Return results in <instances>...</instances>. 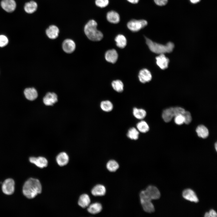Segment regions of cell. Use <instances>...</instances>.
<instances>
[{"mask_svg":"<svg viewBox=\"0 0 217 217\" xmlns=\"http://www.w3.org/2000/svg\"><path fill=\"white\" fill-rule=\"evenodd\" d=\"M42 191V186L39 181L37 179L30 178L24 183L23 187L24 195L29 199L35 197Z\"/></svg>","mask_w":217,"mask_h":217,"instance_id":"obj_1","label":"cell"},{"mask_svg":"<svg viewBox=\"0 0 217 217\" xmlns=\"http://www.w3.org/2000/svg\"><path fill=\"white\" fill-rule=\"evenodd\" d=\"M97 24L94 20H89L84 27V32L87 38L93 41H99L103 37V34L97 30Z\"/></svg>","mask_w":217,"mask_h":217,"instance_id":"obj_2","label":"cell"},{"mask_svg":"<svg viewBox=\"0 0 217 217\" xmlns=\"http://www.w3.org/2000/svg\"><path fill=\"white\" fill-rule=\"evenodd\" d=\"M145 39L149 49L152 52L159 55L171 52L174 48V44L171 42L163 45L154 42L146 37Z\"/></svg>","mask_w":217,"mask_h":217,"instance_id":"obj_3","label":"cell"},{"mask_svg":"<svg viewBox=\"0 0 217 217\" xmlns=\"http://www.w3.org/2000/svg\"><path fill=\"white\" fill-rule=\"evenodd\" d=\"M140 197V203L143 210L148 213L153 212L155 208L153 204L151 202L152 200L146 195L144 190L141 191Z\"/></svg>","mask_w":217,"mask_h":217,"instance_id":"obj_4","label":"cell"},{"mask_svg":"<svg viewBox=\"0 0 217 217\" xmlns=\"http://www.w3.org/2000/svg\"><path fill=\"white\" fill-rule=\"evenodd\" d=\"M147 24V21L145 20L132 19L127 23V26L131 31L136 32L144 28Z\"/></svg>","mask_w":217,"mask_h":217,"instance_id":"obj_5","label":"cell"},{"mask_svg":"<svg viewBox=\"0 0 217 217\" xmlns=\"http://www.w3.org/2000/svg\"><path fill=\"white\" fill-rule=\"evenodd\" d=\"M14 182L11 178L6 179L3 183L2 190L3 192L7 195H11L14 190Z\"/></svg>","mask_w":217,"mask_h":217,"instance_id":"obj_6","label":"cell"},{"mask_svg":"<svg viewBox=\"0 0 217 217\" xmlns=\"http://www.w3.org/2000/svg\"><path fill=\"white\" fill-rule=\"evenodd\" d=\"M144 191L146 196L152 200L159 199L160 197L159 191L155 186H149Z\"/></svg>","mask_w":217,"mask_h":217,"instance_id":"obj_7","label":"cell"},{"mask_svg":"<svg viewBox=\"0 0 217 217\" xmlns=\"http://www.w3.org/2000/svg\"><path fill=\"white\" fill-rule=\"evenodd\" d=\"M1 5L4 10L8 12L13 11L16 7V3L14 0H2Z\"/></svg>","mask_w":217,"mask_h":217,"instance_id":"obj_8","label":"cell"},{"mask_svg":"<svg viewBox=\"0 0 217 217\" xmlns=\"http://www.w3.org/2000/svg\"><path fill=\"white\" fill-rule=\"evenodd\" d=\"M156 59V64L161 69L164 70L168 67L169 60L164 54L159 55Z\"/></svg>","mask_w":217,"mask_h":217,"instance_id":"obj_9","label":"cell"},{"mask_svg":"<svg viewBox=\"0 0 217 217\" xmlns=\"http://www.w3.org/2000/svg\"><path fill=\"white\" fill-rule=\"evenodd\" d=\"M29 161L30 162L41 168L46 167L48 164L47 160L43 157L40 156L37 158L31 157L30 158Z\"/></svg>","mask_w":217,"mask_h":217,"instance_id":"obj_10","label":"cell"},{"mask_svg":"<svg viewBox=\"0 0 217 217\" xmlns=\"http://www.w3.org/2000/svg\"><path fill=\"white\" fill-rule=\"evenodd\" d=\"M62 47L64 52L67 53H71L74 51L76 45L73 40L70 39H67L63 41Z\"/></svg>","mask_w":217,"mask_h":217,"instance_id":"obj_11","label":"cell"},{"mask_svg":"<svg viewBox=\"0 0 217 217\" xmlns=\"http://www.w3.org/2000/svg\"><path fill=\"white\" fill-rule=\"evenodd\" d=\"M138 78L140 81L145 83L150 81L152 78V74L150 71L147 69L144 68L140 71Z\"/></svg>","mask_w":217,"mask_h":217,"instance_id":"obj_12","label":"cell"},{"mask_svg":"<svg viewBox=\"0 0 217 217\" xmlns=\"http://www.w3.org/2000/svg\"><path fill=\"white\" fill-rule=\"evenodd\" d=\"M182 196L185 199L192 202L197 203L198 199L194 191L190 189L184 190L182 193Z\"/></svg>","mask_w":217,"mask_h":217,"instance_id":"obj_13","label":"cell"},{"mask_svg":"<svg viewBox=\"0 0 217 217\" xmlns=\"http://www.w3.org/2000/svg\"><path fill=\"white\" fill-rule=\"evenodd\" d=\"M57 101V96L54 93H48L43 98V103L46 105H52Z\"/></svg>","mask_w":217,"mask_h":217,"instance_id":"obj_14","label":"cell"},{"mask_svg":"<svg viewBox=\"0 0 217 217\" xmlns=\"http://www.w3.org/2000/svg\"><path fill=\"white\" fill-rule=\"evenodd\" d=\"M59 32V29L57 26L51 25L46 30V33L49 38L54 39L58 37Z\"/></svg>","mask_w":217,"mask_h":217,"instance_id":"obj_15","label":"cell"},{"mask_svg":"<svg viewBox=\"0 0 217 217\" xmlns=\"http://www.w3.org/2000/svg\"><path fill=\"white\" fill-rule=\"evenodd\" d=\"M118 57V55L116 51L114 49H112L107 51L105 54V58L108 62L114 63L117 61Z\"/></svg>","mask_w":217,"mask_h":217,"instance_id":"obj_16","label":"cell"},{"mask_svg":"<svg viewBox=\"0 0 217 217\" xmlns=\"http://www.w3.org/2000/svg\"><path fill=\"white\" fill-rule=\"evenodd\" d=\"M174 107H171L165 109L162 113V118L166 122H170L172 118L175 116Z\"/></svg>","mask_w":217,"mask_h":217,"instance_id":"obj_17","label":"cell"},{"mask_svg":"<svg viewBox=\"0 0 217 217\" xmlns=\"http://www.w3.org/2000/svg\"><path fill=\"white\" fill-rule=\"evenodd\" d=\"M106 18L109 22L114 24H117L120 21L119 14L114 11H110L107 13Z\"/></svg>","mask_w":217,"mask_h":217,"instance_id":"obj_18","label":"cell"},{"mask_svg":"<svg viewBox=\"0 0 217 217\" xmlns=\"http://www.w3.org/2000/svg\"><path fill=\"white\" fill-rule=\"evenodd\" d=\"M24 93L27 99L30 101L35 99L38 96L37 92L34 88H28L25 89Z\"/></svg>","mask_w":217,"mask_h":217,"instance_id":"obj_19","label":"cell"},{"mask_svg":"<svg viewBox=\"0 0 217 217\" xmlns=\"http://www.w3.org/2000/svg\"><path fill=\"white\" fill-rule=\"evenodd\" d=\"M56 160L59 166H64L68 163L69 157L66 153L64 152H61L57 156Z\"/></svg>","mask_w":217,"mask_h":217,"instance_id":"obj_20","label":"cell"},{"mask_svg":"<svg viewBox=\"0 0 217 217\" xmlns=\"http://www.w3.org/2000/svg\"><path fill=\"white\" fill-rule=\"evenodd\" d=\"M106 192L105 186L101 184H98L94 186L92 189L91 193L95 196H103L104 195Z\"/></svg>","mask_w":217,"mask_h":217,"instance_id":"obj_21","label":"cell"},{"mask_svg":"<svg viewBox=\"0 0 217 217\" xmlns=\"http://www.w3.org/2000/svg\"><path fill=\"white\" fill-rule=\"evenodd\" d=\"M37 8V3L33 1H31L26 3L24 6L25 11L28 14H32L34 13L36 10Z\"/></svg>","mask_w":217,"mask_h":217,"instance_id":"obj_22","label":"cell"},{"mask_svg":"<svg viewBox=\"0 0 217 217\" xmlns=\"http://www.w3.org/2000/svg\"><path fill=\"white\" fill-rule=\"evenodd\" d=\"M133 114L136 118L142 120L146 115V112L144 109L134 107L133 109Z\"/></svg>","mask_w":217,"mask_h":217,"instance_id":"obj_23","label":"cell"},{"mask_svg":"<svg viewBox=\"0 0 217 217\" xmlns=\"http://www.w3.org/2000/svg\"><path fill=\"white\" fill-rule=\"evenodd\" d=\"M90 203V197L86 194L81 195L80 196L78 201L79 205L83 208H85L88 206Z\"/></svg>","mask_w":217,"mask_h":217,"instance_id":"obj_24","label":"cell"},{"mask_svg":"<svg viewBox=\"0 0 217 217\" xmlns=\"http://www.w3.org/2000/svg\"><path fill=\"white\" fill-rule=\"evenodd\" d=\"M88 206L87 211L92 214H95L99 213L102 209V205L98 203H93Z\"/></svg>","mask_w":217,"mask_h":217,"instance_id":"obj_25","label":"cell"},{"mask_svg":"<svg viewBox=\"0 0 217 217\" xmlns=\"http://www.w3.org/2000/svg\"><path fill=\"white\" fill-rule=\"evenodd\" d=\"M198 136L203 138H207L209 135V131L207 128L203 125L198 126L196 129Z\"/></svg>","mask_w":217,"mask_h":217,"instance_id":"obj_26","label":"cell"},{"mask_svg":"<svg viewBox=\"0 0 217 217\" xmlns=\"http://www.w3.org/2000/svg\"><path fill=\"white\" fill-rule=\"evenodd\" d=\"M117 46L119 48H123L126 45L127 41L125 37L122 34H118L115 38Z\"/></svg>","mask_w":217,"mask_h":217,"instance_id":"obj_27","label":"cell"},{"mask_svg":"<svg viewBox=\"0 0 217 217\" xmlns=\"http://www.w3.org/2000/svg\"><path fill=\"white\" fill-rule=\"evenodd\" d=\"M136 128L139 132L143 133L147 132L149 130V126L147 123L143 120H141L137 123Z\"/></svg>","mask_w":217,"mask_h":217,"instance_id":"obj_28","label":"cell"},{"mask_svg":"<svg viewBox=\"0 0 217 217\" xmlns=\"http://www.w3.org/2000/svg\"><path fill=\"white\" fill-rule=\"evenodd\" d=\"M100 107L101 109L106 112H111L113 108L112 103L108 100L102 101L100 104Z\"/></svg>","mask_w":217,"mask_h":217,"instance_id":"obj_29","label":"cell"},{"mask_svg":"<svg viewBox=\"0 0 217 217\" xmlns=\"http://www.w3.org/2000/svg\"><path fill=\"white\" fill-rule=\"evenodd\" d=\"M139 132L135 127L130 128L128 131L127 136L130 139L134 140H137L139 137Z\"/></svg>","mask_w":217,"mask_h":217,"instance_id":"obj_30","label":"cell"},{"mask_svg":"<svg viewBox=\"0 0 217 217\" xmlns=\"http://www.w3.org/2000/svg\"><path fill=\"white\" fill-rule=\"evenodd\" d=\"M106 166L108 170L112 172L115 171L119 168V165L118 163L113 160L108 161L106 164Z\"/></svg>","mask_w":217,"mask_h":217,"instance_id":"obj_31","label":"cell"},{"mask_svg":"<svg viewBox=\"0 0 217 217\" xmlns=\"http://www.w3.org/2000/svg\"><path fill=\"white\" fill-rule=\"evenodd\" d=\"M112 85L113 89L116 92H121L124 90V85L120 80H116L113 81Z\"/></svg>","mask_w":217,"mask_h":217,"instance_id":"obj_32","label":"cell"},{"mask_svg":"<svg viewBox=\"0 0 217 217\" xmlns=\"http://www.w3.org/2000/svg\"><path fill=\"white\" fill-rule=\"evenodd\" d=\"M96 5L101 8H104L107 6L109 4V0H95Z\"/></svg>","mask_w":217,"mask_h":217,"instance_id":"obj_33","label":"cell"},{"mask_svg":"<svg viewBox=\"0 0 217 217\" xmlns=\"http://www.w3.org/2000/svg\"><path fill=\"white\" fill-rule=\"evenodd\" d=\"M175 123L177 124L180 125L184 123V118L183 114L178 115L175 117Z\"/></svg>","mask_w":217,"mask_h":217,"instance_id":"obj_34","label":"cell"},{"mask_svg":"<svg viewBox=\"0 0 217 217\" xmlns=\"http://www.w3.org/2000/svg\"><path fill=\"white\" fill-rule=\"evenodd\" d=\"M184 118V123L188 124H190L192 120V117L190 113L187 111H185L183 114Z\"/></svg>","mask_w":217,"mask_h":217,"instance_id":"obj_35","label":"cell"},{"mask_svg":"<svg viewBox=\"0 0 217 217\" xmlns=\"http://www.w3.org/2000/svg\"><path fill=\"white\" fill-rule=\"evenodd\" d=\"M8 42V39L6 36L3 35H0V47H2L6 46Z\"/></svg>","mask_w":217,"mask_h":217,"instance_id":"obj_36","label":"cell"},{"mask_svg":"<svg viewBox=\"0 0 217 217\" xmlns=\"http://www.w3.org/2000/svg\"><path fill=\"white\" fill-rule=\"evenodd\" d=\"M168 1V0H154L156 4L159 6L165 5L167 3Z\"/></svg>","mask_w":217,"mask_h":217,"instance_id":"obj_37","label":"cell"},{"mask_svg":"<svg viewBox=\"0 0 217 217\" xmlns=\"http://www.w3.org/2000/svg\"><path fill=\"white\" fill-rule=\"evenodd\" d=\"M209 213V214L210 217H216L217 216V214L216 212L213 209L210 210Z\"/></svg>","mask_w":217,"mask_h":217,"instance_id":"obj_38","label":"cell"},{"mask_svg":"<svg viewBox=\"0 0 217 217\" xmlns=\"http://www.w3.org/2000/svg\"><path fill=\"white\" fill-rule=\"evenodd\" d=\"M129 2L134 4L137 3L139 1V0H127Z\"/></svg>","mask_w":217,"mask_h":217,"instance_id":"obj_39","label":"cell"},{"mask_svg":"<svg viewBox=\"0 0 217 217\" xmlns=\"http://www.w3.org/2000/svg\"><path fill=\"white\" fill-rule=\"evenodd\" d=\"M190 2L193 4H196L199 2L200 0H190Z\"/></svg>","mask_w":217,"mask_h":217,"instance_id":"obj_40","label":"cell"},{"mask_svg":"<svg viewBox=\"0 0 217 217\" xmlns=\"http://www.w3.org/2000/svg\"><path fill=\"white\" fill-rule=\"evenodd\" d=\"M205 217H210L209 212H206L204 215Z\"/></svg>","mask_w":217,"mask_h":217,"instance_id":"obj_41","label":"cell"},{"mask_svg":"<svg viewBox=\"0 0 217 217\" xmlns=\"http://www.w3.org/2000/svg\"><path fill=\"white\" fill-rule=\"evenodd\" d=\"M217 143H216L215 144V150H216V151H217Z\"/></svg>","mask_w":217,"mask_h":217,"instance_id":"obj_42","label":"cell"}]
</instances>
